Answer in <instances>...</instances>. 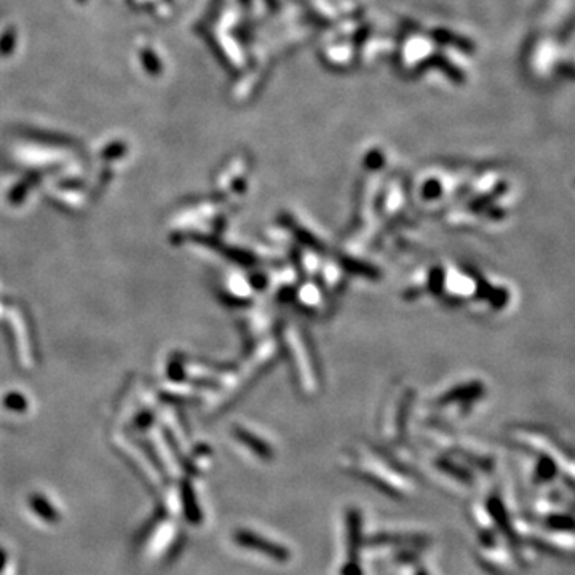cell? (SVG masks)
<instances>
[{
	"mask_svg": "<svg viewBox=\"0 0 575 575\" xmlns=\"http://www.w3.org/2000/svg\"><path fill=\"white\" fill-rule=\"evenodd\" d=\"M234 540L241 546V548L255 551V553L270 558V560L281 562V565L290 561L291 558L286 546L277 542H272V540L264 539L261 534L248 531V529H240V531H236L234 535Z\"/></svg>",
	"mask_w": 575,
	"mask_h": 575,
	"instance_id": "1",
	"label": "cell"
},
{
	"mask_svg": "<svg viewBox=\"0 0 575 575\" xmlns=\"http://www.w3.org/2000/svg\"><path fill=\"white\" fill-rule=\"evenodd\" d=\"M416 575H427V574H425V571H419Z\"/></svg>",
	"mask_w": 575,
	"mask_h": 575,
	"instance_id": "2",
	"label": "cell"
}]
</instances>
